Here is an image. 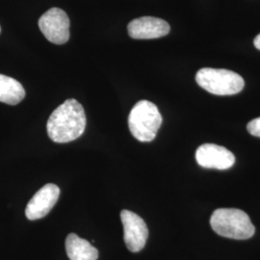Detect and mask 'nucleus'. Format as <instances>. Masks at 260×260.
<instances>
[{"instance_id":"5","label":"nucleus","mask_w":260,"mask_h":260,"mask_svg":"<svg viewBox=\"0 0 260 260\" xmlns=\"http://www.w3.org/2000/svg\"><path fill=\"white\" fill-rule=\"evenodd\" d=\"M70 19L64 10L51 8L39 19V27L47 40L64 45L70 39Z\"/></svg>"},{"instance_id":"4","label":"nucleus","mask_w":260,"mask_h":260,"mask_svg":"<svg viewBox=\"0 0 260 260\" xmlns=\"http://www.w3.org/2000/svg\"><path fill=\"white\" fill-rule=\"evenodd\" d=\"M196 81L205 91L217 95L240 93L245 86L241 75L223 69H201L196 75Z\"/></svg>"},{"instance_id":"3","label":"nucleus","mask_w":260,"mask_h":260,"mask_svg":"<svg viewBox=\"0 0 260 260\" xmlns=\"http://www.w3.org/2000/svg\"><path fill=\"white\" fill-rule=\"evenodd\" d=\"M162 124V116L157 106L149 101H140L130 111L128 127L135 139L151 142Z\"/></svg>"},{"instance_id":"11","label":"nucleus","mask_w":260,"mask_h":260,"mask_svg":"<svg viewBox=\"0 0 260 260\" xmlns=\"http://www.w3.org/2000/svg\"><path fill=\"white\" fill-rule=\"evenodd\" d=\"M25 96V90L18 80L0 75V103L17 105Z\"/></svg>"},{"instance_id":"14","label":"nucleus","mask_w":260,"mask_h":260,"mask_svg":"<svg viewBox=\"0 0 260 260\" xmlns=\"http://www.w3.org/2000/svg\"><path fill=\"white\" fill-rule=\"evenodd\" d=\"M0 31H1V28H0Z\"/></svg>"},{"instance_id":"6","label":"nucleus","mask_w":260,"mask_h":260,"mask_svg":"<svg viewBox=\"0 0 260 260\" xmlns=\"http://www.w3.org/2000/svg\"><path fill=\"white\" fill-rule=\"evenodd\" d=\"M121 220L123 225V239L127 249L132 252H138L144 249L148 237L149 230L145 221L129 210H122Z\"/></svg>"},{"instance_id":"9","label":"nucleus","mask_w":260,"mask_h":260,"mask_svg":"<svg viewBox=\"0 0 260 260\" xmlns=\"http://www.w3.org/2000/svg\"><path fill=\"white\" fill-rule=\"evenodd\" d=\"M171 27L166 20L154 17H142L131 20L127 26L128 35L135 40H150L164 37Z\"/></svg>"},{"instance_id":"12","label":"nucleus","mask_w":260,"mask_h":260,"mask_svg":"<svg viewBox=\"0 0 260 260\" xmlns=\"http://www.w3.org/2000/svg\"><path fill=\"white\" fill-rule=\"evenodd\" d=\"M247 129L252 136L260 137V117L250 121L247 125Z\"/></svg>"},{"instance_id":"13","label":"nucleus","mask_w":260,"mask_h":260,"mask_svg":"<svg viewBox=\"0 0 260 260\" xmlns=\"http://www.w3.org/2000/svg\"><path fill=\"white\" fill-rule=\"evenodd\" d=\"M253 45H254V47H256L258 50H260V34L259 35H257V36L255 37V39H254Z\"/></svg>"},{"instance_id":"2","label":"nucleus","mask_w":260,"mask_h":260,"mask_svg":"<svg viewBox=\"0 0 260 260\" xmlns=\"http://www.w3.org/2000/svg\"><path fill=\"white\" fill-rule=\"evenodd\" d=\"M210 224L217 234L236 240L249 239L255 232L249 215L236 208L215 210L210 218Z\"/></svg>"},{"instance_id":"7","label":"nucleus","mask_w":260,"mask_h":260,"mask_svg":"<svg viewBox=\"0 0 260 260\" xmlns=\"http://www.w3.org/2000/svg\"><path fill=\"white\" fill-rule=\"evenodd\" d=\"M60 196V188L53 183L43 186L29 201L25 208L28 220L35 221L46 217L51 211Z\"/></svg>"},{"instance_id":"8","label":"nucleus","mask_w":260,"mask_h":260,"mask_svg":"<svg viewBox=\"0 0 260 260\" xmlns=\"http://www.w3.org/2000/svg\"><path fill=\"white\" fill-rule=\"evenodd\" d=\"M198 164L206 169L228 170L235 163V156L231 150L215 144H205L196 151Z\"/></svg>"},{"instance_id":"10","label":"nucleus","mask_w":260,"mask_h":260,"mask_svg":"<svg viewBox=\"0 0 260 260\" xmlns=\"http://www.w3.org/2000/svg\"><path fill=\"white\" fill-rule=\"evenodd\" d=\"M66 251L71 260H96L99 251L93 245L75 233H71L66 238Z\"/></svg>"},{"instance_id":"1","label":"nucleus","mask_w":260,"mask_h":260,"mask_svg":"<svg viewBox=\"0 0 260 260\" xmlns=\"http://www.w3.org/2000/svg\"><path fill=\"white\" fill-rule=\"evenodd\" d=\"M86 127L83 106L76 100H67L58 106L47 121L48 137L55 143L64 144L79 138Z\"/></svg>"}]
</instances>
